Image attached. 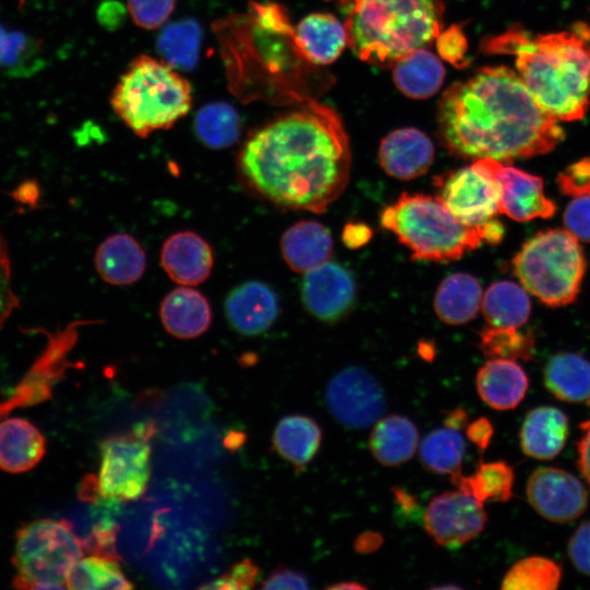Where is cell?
I'll return each mask as SVG.
<instances>
[{"label": "cell", "instance_id": "cell-27", "mask_svg": "<svg viewBox=\"0 0 590 590\" xmlns=\"http://www.w3.org/2000/svg\"><path fill=\"white\" fill-rule=\"evenodd\" d=\"M368 445L380 464L397 467L413 458L418 446V430L410 418L388 415L375 423Z\"/></svg>", "mask_w": 590, "mask_h": 590}, {"label": "cell", "instance_id": "cell-35", "mask_svg": "<svg viewBox=\"0 0 590 590\" xmlns=\"http://www.w3.org/2000/svg\"><path fill=\"white\" fill-rule=\"evenodd\" d=\"M423 467L436 474L461 471L465 442L459 430L444 427L429 432L418 447Z\"/></svg>", "mask_w": 590, "mask_h": 590}, {"label": "cell", "instance_id": "cell-13", "mask_svg": "<svg viewBox=\"0 0 590 590\" xmlns=\"http://www.w3.org/2000/svg\"><path fill=\"white\" fill-rule=\"evenodd\" d=\"M527 497L546 520L566 523L579 518L588 506V494L573 474L557 468H540L527 483Z\"/></svg>", "mask_w": 590, "mask_h": 590}, {"label": "cell", "instance_id": "cell-15", "mask_svg": "<svg viewBox=\"0 0 590 590\" xmlns=\"http://www.w3.org/2000/svg\"><path fill=\"white\" fill-rule=\"evenodd\" d=\"M355 294L352 274L337 262L326 261L305 272L303 302L309 312L320 320L341 318L352 307Z\"/></svg>", "mask_w": 590, "mask_h": 590}, {"label": "cell", "instance_id": "cell-45", "mask_svg": "<svg viewBox=\"0 0 590 590\" xmlns=\"http://www.w3.org/2000/svg\"><path fill=\"white\" fill-rule=\"evenodd\" d=\"M566 229L577 239L590 243V196L577 197L564 213Z\"/></svg>", "mask_w": 590, "mask_h": 590}, {"label": "cell", "instance_id": "cell-5", "mask_svg": "<svg viewBox=\"0 0 590 590\" xmlns=\"http://www.w3.org/2000/svg\"><path fill=\"white\" fill-rule=\"evenodd\" d=\"M381 226L406 246L415 260L449 262L489 243L494 219L470 226L455 216L438 197L402 193L380 214Z\"/></svg>", "mask_w": 590, "mask_h": 590}, {"label": "cell", "instance_id": "cell-34", "mask_svg": "<svg viewBox=\"0 0 590 590\" xmlns=\"http://www.w3.org/2000/svg\"><path fill=\"white\" fill-rule=\"evenodd\" d=\"M198 139L208 148L221 150L236 143L240 133V118L233 106L213 102L199 109L194 117Z\"/></svg>", "mask_w": 590, "mask_h": 590}, {"label": "cell", "instance_id": "cell-19", "mask_svg": "<svg viewBox=\"0 0 590 590\" xmlns=\"http://www.w3.org/2000/svg\"><path fill=\"white\" fill-rule=\"evenodd\" d=\"M160 317L170 335L189 340L200 337L210 328L212 311L203 294L184 285L163 298Z\"/></svg>", "mask_w": 590, "mask_h": 590}, {"label": "cell", "instance_id": "cell-47", "mask_svg": "<svg viewBox=\"0 0 590 590\" xmlns=\"http://www.w3.org/2000/svg\"><path fill=\"white\" fill-rule=\"evenodd\" d=\"M309 587V580L305 574L285 566H279L272 570L261 586L266 590H304Z\"/></svg>", "mask_w": 590, "mask_h": 590}, {"label": "cell", "instance_id": "cell-2", "mask_svg": "<svg viewBox=\"0 0 590 590\" xmlns=\"http://www.w3.org/2000/svg\"><path fill=\"white\" fill-rule=\"evenodd\" d=\"M438 127L452 154L498 162L548 153L565 138L558 120L505 66L482 68L448 87L439 104Z\"/></svg>", "mask_w": 590, "mask_h": 590}, {"label": "cell", "instance_id": "cell-30", "mask_svg": "<svg viewBox=\"0 0 590 590\" xmlns=\"http://www.w3.org/2000/svg\"><path fill=\"white\" fill-rule=\"evenodd\" d=\"M544 382L562 401H587L590 398V362L576 353L555 354L546 363Z\"/></svg>", "mask_w": 590, "mask_h": 590}, {"label": "cell", "instance_id": "cell-57", "mask_svg": "<svg viewBox=\"0 0 590 590\" xmlns=\"http://www.w3.org/2000/svg\"><path fill=\"white\" fill-rule=\"evenodd\" d=\"M589 160H590V157H589Z\"/></svg>", "mask_w": 590, "mask_h": 590}, {"label": "cell", "instance_id": "cell-11", "mask_svg": "<svg viewBox=\"0 0 590 590\" xmlns=\"http://www.w3.org/2000/svg\"><path fill=\"white\" fill-rule=\"evenodd\" d=\"M332 416L350 428H366L376 423L386 408L384 391L374 376L359 366L337 373L326 389Z\"/></svg>", "mask_w": 590, "mask_h": 590}, {"label": "cell", "instance_id": "cell-10", "mask_svg": "<svg viewBox=\"0 0 590 590\" xmlns=\"http://www.w3.org/2000/svg\"><path fill=\"white\" fill-rule=\"evenodd\" d=\"M438 198L462 223L481 225L499 213V186L482 158L436 178Z\"/></svg>", "mask_w": 590, "mask_h": 590}, {"label": "cell", "instance_id": "cell-4", "mask_svg": "<svg viewBox=\"0 0 590 590\" xmlns=\"http://www.w3.org/2000/svg\"><path fill=\"white\" fill-rule=\"evenodd\" d=\"M442 12L441 0H353L347 45L363 61L392 66L439 35Z\"/></svg>", "mask_w": 590, "mask_h": 590}, {"label": "cell", "instance_id": "cell-48", "mask_svg": "<svg viewBox=\"0 0 590 590\" xmlns=\"http://www.w3.org/2000/svg\"><path fill=\"white\" fill-rule=\"evenodd\" d=\"M493 434V425L486 417H480L467 426L468 439L482 451L488 447Z\"/></svg>", "mask_w": 590, "mask_h": 590}, {"label": "cell", "instance_id": "cell-8", "mask_svg": "<svg viewBox=\"0 0 590 590\" xmlns=\"http://www.w3.org/2000/svg\"><path fill=\"white\" fill-rule=\"evenodd\" d=\"M84 550V541L67 520L44 518L23 524L15 535L13 586L64 589L68 574Z\"/></svg>", "mask_w": 590, "mask_h": 590}, {"label": "cell", "instance_id": "cell-28", "mask_svg": "<svg viewBox=\"0 0 590 590\" xmlns=\"http://www.w3.org/2000/svg\"><path fill=\"white\" fill-rule=\"evenodd\" d=\"M393 81L398 90L414 99L436 94L445 79L441 61L430 51L414 49L392 64Z\"/></svg>", "mask_w": 590, "mask_h": 590}, {"label": "cell", "instance_id": "cell-7", "mask_svg": "<svg viewBox=\"0 0 590 590\" xmlns=\"http://www.w3.org/2000/svg\"><path fill=\"white\" fill-rule=\"evenodd\" d=\"M512 267L524 290L542 303L557 307L577 297L586 259L571 233L554 228L527 240L515 256Z\"/></svg>", "mask_w": 590, "mask_h": 590}, {"label": "cell", "instance_id": "cell-9", "mask_svg": "<svg viewBox=\"0 0 590 590\" xmlns=\"http://www.w3.org/2000/svg\"><path fill=\"white\" fill-rule=\"evenodd\" d=\"M154 426L140 423L129 433L101 441L97 491L103 498L133 500L143 495L151 476V446Z\"/></svg>", "mask_w": 590, "mask_h": 590}, {"label": "cell", "instance_id": "cell-26", "mask_svg": "<svg viewBox=\"0 0 590 590\" xmlns=\"http://www.w3.org/2000/svg\"><path fill=\"white\" fill-rule=\"evenodd\" d=\"M322 430L311 417L292 414L282 417L272 435V448L295 469H304L317 455Z\"/></svg>", "mask_w": 590, "mask_h": 590}, {"label": "cell", "instance_id": "cell-29", "mask_svg": "<svg viewBox=\"0 0 590 590\" xmlns=\"http://www.w3.org/2000/svg\"><path fill=\"white\" fill-rule=\"evenodd\" d=\"M482 304V288L476 278L458 272L442 280L436 291L434 309L438 318L448 324L471 321Z\"/></svg>", "mask_w": 590, "mask_h": 590}, {"label": "cell", "instance_id": "cell-25", "mask_svg": "<svg viewBox=\"0 0 590 590\" xmlns=\"http://www.w3.org/2000/svg\"><path fill=\"white\" fill-rule=\"evenodd\" d=\"M567 436V416L558 409L540 406L527 414L520 430V445L527 456L550 460L562 451Z\"/></svg>", "mask_w": 590, "mask_h": 590}, {"label": "cell", "instance_id": "cell-42", "mask_svg": "<svg viewBox=\"0 0 590 590\" xmlns=\"http://www.w3.org/2000/svg\"><path fill=\"white\" fill-rule=\"evenodd\" d=\"M439 56L456 68L468 66V39L459 25H451L440 31L436 37Z\"/></svg>", "mask_w": 590, "mask_h": 590}, {"label": "cell", "instance_id": "cell-41", "mask_svg": "<svg viewBox=\"0 0 590 590\" xmlns=\"http://www.w3.org/2000/svg\"><path fill=\"white\" fill-rule=\"evenodd\" d=\"M260 575V569L251 559L245 558L234 564L225 574L200 586L204 589H252Z\"/></svg>", "mask_w": 590, "mask_h": 590}, {"label": "cell", "instance_id": "cell-33", "mask_svg": "<svg viewBox=\"0 0 590 590\" xmlns=\"http://www.w3.org/2000/svg\"><path fill=\"white\" fill-rule=\"evenodd\" d=\"M202 30L192 19L166 25L157 37L156 46L164 61L175 69L190 70L199 59Z\"/></svg>", "mask_w": 590, "mask_h": 590}, {"label": "cell", "instance_id": "cell-18", "mask_svg": "<svg viewBox=\"0 0 590 590\" xmlns=\"http://www.w3.org/2000/svg\"><path fill=\"white\" fill-rule=\"evenodd\" d=\"M161 263L176 283L193 286L204 282L213 268V252L209 243L197 233L177 232L162 246Z\"/></svg>", "mask_w": 590, "mask_h": 590}, {"label": "cell", "instance_id": "cell-55", "mask_svg": "<svg viewBox=\"0 0 590 590\" xmlns=\"http://www.w3.org/2000/svg\"><path fill=\"white\" fill-rule=\"evenodd\" d=\"M342 4H350L353 2V0H338Z\"/></svg>", "mask_w": 590, "mask_h": 590}, {"label": "cell", "instance_id": "cell-21", "mask_svg": "<svg viewBox=\"0 0 590 590\" xmlns=\"http://www.w3.org/2000/svg\"><path fill=\"white\" fill-rule=\"evenodd\" d=\"M475 384L480 398L488 406L511 410L524 398L529 380L515 361L493 358L479 369Z\"/></svg>", "mask_w": 590, "mask_h": 590}, {"label": "cell", "instance_id": "cell-16", "mask_svg": "<svg viewBox=\"0 0 590 590\" xmlns=\"http://www.w3.org/2000/svg\"><path fill=\"white\" fill-rule=\"evenodd\" d=\"M224 310L235 331L252 337L267 331L274 323L279 315V299L268 284L248 281L228 293Z\"/></svg>", "mask_w": 590, "mask_h": 590}, {"label": "cell", "instance_id": "cell-49", "mask_svg": "<svg viewBox=\"0 0 590 590\" xmlns=\"http://www.w3.org/2000/svg\"><path fill=\"white\" fill-rule=\"evenodd\" d=\"M371 238V229L364 223H349L342 233L343 243L351 249L364 246Z\"/></svg>", "mask_w": 590, "mask_h": 590}, {"label": "cell", "instance_id": "cell-51", "mask_svg": "<svg viewBox=\"0 0 590 590\" xmlns=\"http://www.w3.org/2000/svg\"><path fill=\"white\" fill-rule=\"evenodd\" d=\"M384 542V538L376 531H365L361 533L354 542V550L359 554H370L376 552Z\"/></svg>", "mask_w": 590, "mask_h": 590}, {"label": "cell", "instance_id": "cell-46", "mask_svg": "<svg viewBox=\"0 0 590 590\" xmlns=\"http://www.w3.org/2000/svg\"><path fill=\"white\" fill-rule=\"evenodd\" d=\"M568 555L580 573L590 576V520L581 523L571 535Z\"/></svg>", "mask_w": 590, "mask_h": 590}, {"label": "cell", "instance_id": "cell-23", "mask_svg": "<svg viewBox=\"0 0 590 590\" xmlns=\"http://www.w3.org/2000/svg\"><path fill=\"white\" fill-rule=\"evenodd\" d=\"M99 276L113 285H130L144 273L146 258L143 248L126 233L107 237L95 252Z\"/></svg>", "mask_w": 590, "mask_h": 590}, {"label": "cell", "instance_id": "cell-56", "mask_svg": "<svg viewBox=\"0 0 590 590\" xmlns=\"http://www.w3.org/2000/svg\"><path fill=\"white\" fill-rule=\"evenodd\" d=\"M588 404L590 405V398L587 400Z\"/></svg>", "mask_w": 590, "mask_h": 590}, {"label": "cell", "instance_id": "cell-43", "mask_svg": "<svg viewBox=\"0 0 590 590\" xmlns=\"http://www.w3.org/2000/svg\"><path fill=\"white\" fill-rule=\"evenodd\" d=\"M559 190L567 196H590V160L585 157L565 169L557 177Z\"/></svg>", "mask_w": 590, "mask_h": 590}, {"label": "cell", "instance_id": "cell-17", "mask_svg": "<svg viewBox=\"0 0 590 590\" xmlns=\"http://www.w3.org/2000/svg\"><path fill=\"white\" fill-rule=\"evenodd\" d=\"M434 145L415 128H400L380 142L378 157L382 169L391 177L411 180L424 175L434 161Z\"/></svg>", "mask_w": 590, "mask_h": 590}, {"label": "cell", "instance_id": "cell-24", "mask_svg": "<svg viewBox=\"0 0 590 590\" xmlns=\"http://www.w3.org/2000/svg\"><path fill=\"white\" fill-rule=\"evenodd\" d=\"M333 243L330 232L315 221H300L290 226L281 238V251L287 266L305 273L328 261Z\"/></svg>", "mask_w": 590, "mask_h": 590}, {"label": "cell", "instance_id": "cell-44", "mask_svg": "<svg viewBox=\"0 0 590 590\" xmlns=\"http://www.w3.org/2000/svg\"><path fill=\"white\" fill-rule=\"evenodd\" d=\"M17 305L19 300L12 287L10 257L0 235V330Z\"/></svg>", "mask_w": 590, "mask_h": 590}, {"label": "cell", "instance_id": "cell-52", "mask_svg": "<svg viewBox=\"0 0 590 590\" xmlns=\"http://www.w3.org/2000/svg\"><path fill=\"white\" fill-rule=\"evenodd\" d=\"M468 413L462 408H457L448 412L447 416L444 420V425L448 428L456 430H461L468 426Z\"/></svg>", "mask_w": 590, "mask_h": 590}, {"label": "cell", "instance_id": "cell-20", "mask_svg": "<svg viewBox=\"0 0 590 590\" xmlns=\"http://www.w3.org/2000/svg\"><path fill=\"white\" fill-rule=\"evenodd\" d=\"M46 452V439L30 421L10 417L0 423V469L24 473L35 468Z\"/></svg>", "mask_w": 590, "mask_h": 590}, {"label": "cell", "instance_id": "cell-6", "mask_svg": "<svg viewBox=\"0 0 590 590\" xmlns=\"http://www.w3.org/2000/svg\"><path fill=\"white\" fill-rule=\"evenodd\" d=\"M110 104L137 135L145 138L185 117L192 105L189 82L164 60L135 58L116 84Z\"/></svg>", "mask_w": 590, "mask_h": 590}, {"label": "cell", "instance_id": "cell-36", "mask_svg": "<svg viewBox=\"0 0 590 590\" xmlns=\"http://www.w3.org/2000/svg\"><path fill=\"white\" fill-rule=\"evenodd\" d=\"M133 587L117 559L98 555L81 557L71 567L66 581V588L72 590H129Z\"/></svg>", "mask_w": 590, "mask_h": 590}, {"label": "cell", "instance_id": "cell-31", "mask_svg": "<svg viewBox=\"0 0 590 590\" xmlns=\"http://www.w3.org/2000/svg\"><path fill=\"white\" fill-rule=\"evenodd\" d=\"M481 308L491 326L518 329L529 319L531 302L524 287L499 281L486 290Z\"/></svg>", "mask_w": 590, "mask_h": 590}, {"label": "cell", "instance_id": "cell-32", "mask_svg": "<svg viewBox=\"0 0 590 590\" xmlns=\"http://www.w3.org/2000/svg\"><path fill=\"white\" fill-rule=\"evenodd\" d=\"M514 471L504 461L482 462L470 475L458 471L451 474L452 484L484 504L487 500L507 502L512 496Z\"/></svg>", "mask_w": 590, "mask_h": 590}, {"label": "cell", "instance_id": "cell-54", "mask_svg": "<svg viewBox=\"0 0 590 590\" xmlns=\"http://www.w3.org/2000/svg\"><path fill=\"white\" fill-rule=\"evenodd\" d=\"M327 588L328 589H333V590H343V589H354V590H356V589H366L367 587L364 586L361 582H357V581H342V582H339V583L328 586Z\"/></svg>", "mask_w": 590, "mask_h": 590}, {"label": "cell", "instance_id": "cell-1", "mask_svg": "<svg viewBox=\"0 0 590 590\" xmlns=\"http://www.w3.org/2000/svg\"><path fill=\"white\" fill-rule=\"evenodd\" d=\"M240 168L278 205L321 213L347 186L349 139L331 109L311 103L259 129L241 151Z\"/></svg>", "mask_w": 590, "mask_h": 590}, {"label": "cell", "instance_id": "cell-38", "mask_svg": "<svg viewBox=\"0 0 590 590\" xmlns=\"http://www.w3.org/2000/svg\"><path fill=\"white\" fill-rule=\"evenodd\" d=\"M562 570L557 563L541 556L518 560L510 567L500 588L503 590H554L558 587Z\"/></svg>", "mask_w": 590, "mask_h": 590}, {"label": "cell", "instance_id": "cell-14", "mask_svg": "<svg viewBox=\"0 0 590 590\" xmlns=\"http://www.w3.org/2000/svg\"><path fill=\"white\" fill-rule=\"evenodd\" d=\"M482 160L499 186V213L517 222L553 216L556 204L544 194L541 177L492 158Z\"/></svg>", "mask_w": 590, "mask_h": 590}, {"label": "cell", "instance_id": "cell-22", "mask_svg": "<svg viewBox=\"0 0 590 590\" xmlns=\"http://www.w3.org/2000/svg\"><path fill=\"white\" fill-rule=\"evenodd\" d=\"M303 57L315 64L333 62L347 45L345 26L328 13L305 16L293 34Z\"/></svg>", "mask_w": 590, "mask_h": 590}, {"label": "cell", "instance_id": "cell-40", "mask_svg": "<svg viewBox=\"0 0 590 590\" xmlns=\"http://www.w3.org/2000/svg\"><path fill=\"white\" fill-rule=\"evenodd\" d=\"M176 0H127L133 22L145 30L163 25L174 11Z\"/></svg>", "mask_w": 590, "mask_h": 590}, {"label": "cell", "instance_id": "cell-39", "mask_svg": "<svg viewBox=\"0 0 590 590\" xmlns=\"http://www.w3.org/2000/svg\"><path fill=\"white\" fill-rule=\"evenodd\" d=\"M534 341L529 333H521L516 328L491 326L480 335V350L488 358L522 359L531 357Z\"/></svg>", "mask_w": 590, "mask_h": 590}, {"label": "cell", "instance_id": "cell-3", "mask_svg": "<svg viewBox=\"0 0 590 590\" xmlns=\"http://www.w3.org/2000/svg\"><path fill=\"white\" fill-rule=\"evenodd\" d=\"M488 54L516 57L517 73L539 104L557 120L576 121L590 105V27L532 36L520 27L487 39Z\"/></svg>", "mask_w": 590, "mask_h": 590}, {"label": "cell", "instance_id": "cell-50", "mask_svg": "<svg viewBox=\"0 0 590 590\" xmlns=\"http://www.w3.org/2000/svg\"><path fill=\"white\" fill-rule=\"evenodd\" d=\"M583 434L578 441V465L586 481L590 484V420L580 424Z\"/></svg>", "mask_w": 590, "mask_h": 590}, {"label": "cell", "instance_id": "cell-37", "mask_svg": "<svg viewBox=\"0 0 590 590\" xmlns=\"http://www.w3.org/2000/svg\"><path fill=\"white\" fill-rule=\"evenodd\" d=\"M40 64L38 42L0 23V72L11 76H28L38 71Z\"/></svg>", "mask_w": 590, "mask_h": 590}, {"label": "cell", "instance_id": "cell-12", "mask_svg": "<svg viewBox=\"0 0 590 590\" xmlns=\"http://www.w3.org/2000/svg\"><path fill=\"white\" fill-rule=\"evenodd\" d=\"M487 515L483 504L458 489L436 495L424 512V528L434 542L456 548L479 535L485 528Z\"/></svg>", "mask_w": 590, "mask_h": 590}, {"label": "cell", "instance_id": "cell-53", "mask_svg": "<svg viewBox=\"0 0 590 590\" xmlns=\"http://www.w3.org/2000/svg\"><path fill=\"white\" fill-rule=\"evenodd\" d=\"M394 497L397 499V503L404 509V510H411L414 507H416V500L415 497L400 487L393 488Z\"/></svg>", "mask_w": 590, "mask_h": 590}]
</instances>
